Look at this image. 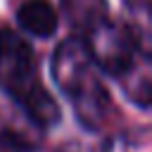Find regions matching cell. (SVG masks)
Instances as JSON below:
<instances>
[{
	"label": "cell",
	"instance_id": "3957f363",
	"mask_svg": "<svg viewBox=\"0 0 152 152\" xmlns=\"http://www.w3.org/2000/svg\"><path fill=\"white\" fill-rule=\"evenodd\" d=\"M62 10L81 38L100 28L107 17V0H62Z\"/></svg>",
	"mask_w": 152,
	"mask_h": 152
},
{
	"label": "cell",
	"instance_id": "7a4b0ae2",
	"mask_svg": "<svg viewBox=\"0 0 152 152\" xmlns=\"http://www.w3.org/2000/svg\"><path fill=\"white\" fill-rule=\"evenodd\" d=\"M52 76L64 95L74 102L78 119L93 128L107 112V90L100 83L95 62L81 40H64L52 57Z\"/></svg>",
	"mask_w": 152,
	"mask_h": 152
},
{
	"label": "cell",
	"instance_id": "6da1fadb",
	"mask_svg": "<svg viewBox=\"0 0 152 152\" xmlns=\"http://www.w3.org/2000/svg\"><path fill=\"white\" fill-rule=\"evenodd\" d=\"M0 86L40 126L59 121V107L43 88L31 45L10 26L0 28Z\"/></svg>",
	"mask_w": 152,
	"mask_h": 152
},
{
	"label": "cell",
	"instance_id": "277c9868",
	"mask_svg": "<svg viewBox=\"0 0 152 152\" xmlns=\"http://www.w3.org/2000/svg\"><path fill=\"white\" fill-rule=\"evenodd\" d=\"M17 21L24 31L38 36V38H50L57 31V12L48 0H26L17 10Z\"/></svg>",
	"mask_w": 152,
	"mask_h": 152
}]
</instances>
